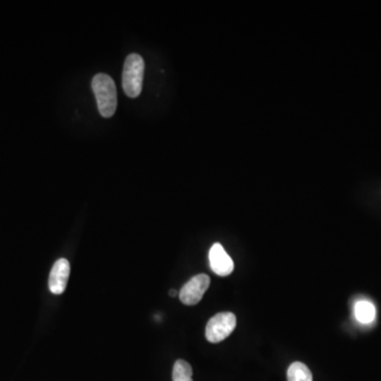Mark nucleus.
Wrapping results in <instances>:
<instances>
[{"label":"nucleus","instance_id":"5","mask_svg":"<svg viewBox=\"0 0 381 381\" xmlns=\"http://www.w3.org/2000/svg\"><path fill=\"white\" fill-rule=\"evenodd\" d=\"M70 264L68 259H60L54 263L49 276V290L53 295H62L67 288Z\"/></svg>","mask_w":381,"mask_h":381},{"label":"nucleus","instance_id":"4","mask_svg":"<svg viewBox=\"0 0 381 381\" xmlns=\"http://www.w3.org/2000/svg\"><path fill=\"white\" fill-rule=\"evenodd\" d=\"M210 278L207 274H198L183 285L179 299L184 305H196L202 301L205 292L210 286Z\"/></svg>","mask_w":381,"mask_h":381},{"label":"nucleus","instance_id":"7","mask_svg":"<svg viewBox=\"0 0 381 381\" xmlns=\"http://www.w3.org/2000/svg\"><path fill=\"white\" fill-rule=\"evenodd\" d=\"M356 319L362 324L372 323L376 317V309L372 302L368 300L358 301L354 307Z\"/></svg>","mask_w":381,"mask_h":381},{"label":"nucleus","instance_id":"10","mask_svg":"<svg viewBox=\"0 0 381 381\" xmlns=\"http://www.w3.org/2000/svg\"><path fill=\"white\" fill-rule=\"evenodd\" d=\"M169 295H171L172 297H175L176 295H177V292H176V290H172L171 292H169Z\"/></svg>","mask_w":381,"mask_h":381},{"label":"nucleus","instance_id":"1","mask_svg":"<svg viewBox=\"0 0 381 381\" xmlns=\"http://www.w3.org/2000/svg\"><path fill=\"white\" fill-rule=\"evenodd\" d=\"M92 89L98 108L104 118H112L117 110V88L114 79L105 73H99L92 79Z\"/></svg>","mask_w":381,"mask_h":381},{"label":"nucleus","instance_id":"9","mask_svg":"<svg viewBox=\"0 0 381 381\" xmlns=\"http://www.w3.org/2000/svg\"><path fill=\"white\" fill-rule=\"evenodd\" d=\"M193 370L190 364L184 360H177L174 364L173 381H193Z\"/></svg>","mask_w":381,"mask_h":381},{"label":"nucleus","instance_id":"2","mask_svg":"<svg viewBox=\"0 0 381 381\" xmlns=\"http://www.w3.org/2000/svg\"><path fill=\"white\" fill-rule=\"evenodd\" d=\"M144 77V60L141 56L131 53L124 63L122 75L123 90L127 97L137 98L141 93Z\"/></svg>","mask_w":381,"mask_h":381},{"label":"nucleus","instance_id":"8","mask_svg":"<svg viewBox=\"0 0 381 381\" xmlns=\"http://www.w3.org/2000/svg\"><path fill=\"white\" fill-rule=\"evenodd\" d=\"M288 381H313V374L302 362H294L288 368Z\"/></svg>","mask_w":381,"mask_h":381},{"label":"nucleus","instance_id":"6","mask_svg":"<svg viewBox=\"0 0 381 381\" xmlns=\"http://www.w3.org/2000/svg\"><path fill=\"white\" fill-rule=\"evenodd\" d=\"M209 259H210L211 269L217 276H227L233 271V261L219 243L211 247Z\"/></svg>","mask_w":381,"mask_h":381},{"label":"nucleus","instance_id":"3","mask_svg":"<svg viewBox=\"0 0 381 381\" xmlns=\"http://www.w3.org/2000/svg\"><path fill=\"white\" fill-rule=\"evenodd\" d=\"M236 326V317L232 313H219L207 324L206 338L209 342L219 343L231 335Z\"/></svg>","mask_w":381,"mask_h":381}]
</instances>
